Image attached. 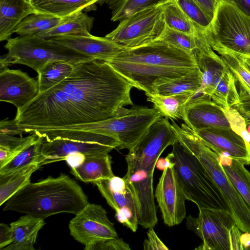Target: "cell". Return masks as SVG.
Segmentation results:
<instances>
[{
  "label": "cell",
  "instance_id": "1",
  "mask_svg": "<svg viewBox=\"0 0 250 250\" xmlns=\"http://www.w3.org/2000/svg\"><path fill=\"white\" fill-rule=\"evenodd\" d=\"M133 86L106 62L75 63L62 81L17 109L14 119L24 133L104 120L133 105Z\"/></svg>",
  "mask_w": 250,
  "mask_h": 250
},
{
  "label": "cell",
  "instance_id": "2",
  "mask_svg": "<svg viewBox=\"0 0 250 250\" xmlns=\"http://www.w3.org/2000/svg\"><path fill=\"white\" fill-rule=\"evenodd\" d=\"M168 120L162 117L153 123L125 156L124 178L136 197L139 225L146 229L154 228L158 222L153 187L157 162L167 147L178 141Z\"/></svg>",
  "mask_w": 250,
  "mask_h": 250
},
{
  "label": "cell",
  "instance_id": "3",
  "mask_svg": "<svg viewBox=\"0 0 250 250\" xmlns=\"http://www.w3.org/2000/svg\"><path fill=\"white\" fill-rule=\"evenodd\" d=\"M89 203L81 187L68 175L49 176L25 186L3 204L4 211H14L45 219L60 213L74 215Z\"/></svg>",
  "mask_w": 250,
  "mask_h": 250
},
{
  "label": "cell",
  "instance_id": "4",
  "mask_svg": "<svg viewBox=\"0 0 250 250\" xmlns=\"http://www.w3.org/2000/svg\"><path fill=\"white\" fill-rule=\"evenodd\" d=\"M178 142L200 162L219 190L235 225L250 233V209L228 177L218 155L206 146L186 124L178 125L171 119Z\"/></svg>",
  "mask_w": 250,
  "mask_h": 250
},
{
  "label": "cell",
  "instance_id": "5",
  "mask_svg": "<svg viewBox=\"0 0 250 250\" xmlns=\"http://www.w3.org/2000/svg\"><path fill=\"white\" fill-rule=\"evenodd\" d=\"M166 158L174 168L186 200L195 204L198 209L229 210L219 190L209 174L191 153L178 141Z\"/></svg>",
  "mask_w": 250,
  "mask_h": 250
},
{
  "label": "cell",
  "instance_id": "6",
  "mask_svg": "<svg viewBox=\"0 0 250 250\" xmlns=\"http://www.w3.org/2000/svg\"><path fill=\"white\" fill-rule=\"evenodd\" d=\"M157 109L137 106L130 109L123 107L113 117L91 123L67 125L51 130H82L106 135L117 140L118 149L133 147L150 126L161 117Z\"/></svg>",
  "mask_w": 250,
  "mask_h": 250
},
{
  "label": "cell",
  "instance_id": "7",
  "mask_svg": "<svg viewBox=\"0 0 250 250\" xmlns=\"http://www.w3.org/2000/svg\"><path fill=\"white\" fill-rule=\"evenodd\" d=\"M34 133L44 138L41 149L45 158L42 165L65 161L69 155L74 153H108L120 146L114 138L93 132L58 129Z\"/></svg>",
  "mask_w": 250,
  "mask_h": 250
},
{
  "label": "cell",
  "instance_id": "8",
  "mask_svg": "<svg viewBox=\"0 0 250 250\" xmlns=\"http://www.w3.org/2000/svg\"><path fill=\"white\" fill-rule=\"evenodd\" d=\"M7 53L0 57V71L12 64L27 65L37 73L46 63L62 60L72 64L94 59L48 39L32 35L10 38L4 45Z\"/></svg>",
  "mask_w": 250,
  "mask_h": 250
},
{
  "label": "cell",
  "instance_id": "9",
  "mask_svg": "<svg viewBox=\"0 0 250 250\" xmlns=\"http://www.w3.org/2000/svg\"><path fill=\"white\" fill-rule=\"evenodd\" d=\"M206 35L213 50L250 57V17L225 0H217Z\"/></svg>",
  "mask_w": 250,
  "mask_h": 250
},
{
  "label": "cell",
  "instance_id": "10",
  "mask_svg": "<svg viewBox=\"0 0 250 250\" xmlns=\"http://www.w3.org/2000/svg\"><path fill=\"white\" fill-rule=\"evenodd\" d=\"M162 4L140 11L121 21L117 27L105 37L125 49L155 41L166 26Z\"/></svg>",
  "mask_w": 250,
  "mask_h": 250
},
{
  "label": "cell",
  "instance_id": "11",
  "mask_svg": "<svg viewBox=\"0 0 250 250\" xmlns=\"http://www.w3.org/2000/svg\"><path fill=\"white\" fill-rule=\"evenodd\" d=\"M197 217L189 215L186 226L203 241L196 250H230L229 230L235 224L229 210L209 208L199 209Z\"/></svg>",
  "mask_w": 250,
  "mask_h": 250
},
{
  "label": "cell",
  "instance_id": "12",
  "mask_svg": "<svg viewBox=\"0 0 250 250\" xmlns=\"http://www.w3.org/2000/svg\"><path fill=\"white\" fill-rule=\"evenodd\" d=\"M112 60L174 68L198 67L194 55L158 41L141 46L126 49Z\"/></svg>",
  "mask_w": 250,
  "mask_h": 250
},
{
  "label": "cell",
  "instance_id": "13",
  "mask_svg": "<svg viewBox=\"0 0 250 250\" xmlns=\"http://www.w3.org/2000/svg\"><path fill=\"white\" fill-rule=\"evenodd\" d=\"M106 62L133 87L145 94L153 95L156 86L184 76L195 68L158 66L114 60Z\"/></svg>",
  "mask_w": 250,
  "mask_h": 250
},
{
  "label": "cell",
  "instance_id": "14",
  "mask_svg": "<svg viewBox=\"0 0 250 250\" xmlns=\"http://www.w3.org/2000/svg\"><path fill=\"white\" fill-rule=\"evenodd\" d=\"M70 234L85 246L104 239L117 238L114 224L105 209L100 205L88 203L69 222Z\"/></svg>",
  "mask_w": 250,
  "mask_h": 250
},
{
  "label": "cell",
  "instance_id": "15",
  "mask_svg": "<svg viewBox=\"0 0 250 250\" xmlns=\"http://www.w3.org/2000/svg\"><path fill=\"white\" fill-rule=\"evenodd\" d=\"M95 184L107 204L115 211L120 223L136 232L139 225L138 208L136 195L123 178L114 176L96 182Z\"/></svg>",
  "mask_w": 250,
  "mask_h": 250
},
{
  "label": "cell",
  "instance_id": "16",
  "mask_svg": "<svg viewBox=\"0 0 250 250\" xmlns=\"http://www.w3.org/2000/svg\"><path fill=\"white\" fill-rule=\"evenodd\" d=\"M165 224L172 227L180 224L186 218V197L175 170L168 167L163 172L154 193Z\"/></svg>",
  "mask_w": 250,
  "mask_h": 250
},
{
  "label": "cell",
  "instance_id": "17",
  "mask_svg": "<svg viewBox=\"0 0 250 250\" xmlns=\"http://www.w3.org/2000/svg\"><path fill=\"white\" fill-rule=\"evenodd\" d=\"M193 132L218 155L226 153L244 165L250 164V145L230 127H211Z\"/></svg>",
  "mask_w": 250,
  "mask_h": 250
},
{
  "label": "cell",
  "instance_id": "18",
  "mask_svg": "<svg viewBox=\"0 0 250 250\" xmlns=\"http://www.w3.org/2000/svg\"><path fill=\"white\" fill-rule=\"evenodd\" d=\"M39 93L37 80L20 69L0 71V100L21 108Z\"/></svg>",
  "mask_w": 250,
  "mask_h": 250
},
{
  "label": "cell",
  "instance_id": "19",
  "mask_svg": "<svg viewBox=\"0 0 250 250\" xmlns=\"http://www.w3.org/2000/svg\"><path fill=\"white\" fill-rule=\"evenodd\" d=\"M91 58L107 62L126 49L106 37L91 34L61 36L48 39Z\"/></svg>",
  "mask_w": 250,
  "mask_h": 250
},
{
  "label": "cell",
  "instance_id": "20",
  "mask_svg": "<svg viewBox=\"0 0 250 250\" xmlns=\"http://www.w3.org/2000/svg\"><path fill=\"white\" fill-rule=\"evenodd\" d=\"M182 120L193 131L211 127H230L223 109L211 100L189 104Z\"/></svg>",
  "mask_w": 250,
  "mask_h": 250
},
{
  "label": "cell",
  "instance_id": "21",
  "mask_svg": "<svg viewBox=\"0 0 250 250\" xmlns=\"http://www.w3.org/2000/svg\"><path fill=\"white\" fill-rule=\"evenodd\" d=\"M195 56L202 73V84L198 91L211 98L215 81L228 67L222 58L213 51L209 43L201 48Z\"/></svg>",
  "mask_w": 250,
  "mask_h": 250
},
{
  "label": "cell",
  "instance_id": "22",
  "mask_svg": "<svg viewBox=\"0 0 250 250\" xmlns=\"http://www.w3.org/2000/svg\"><path fill=\"white\" fill-rule=\"evenodd\" d=\"M37 13L31 0H0V41H7L26 17Z\"/></svg>",
  "mask_w": 250,
  "mask_h": 250
},
{
  "label": "cell",
  "instance_id": "23",
  "mask_svg": "<svg viewBox=\"0 0 250 250\" xmlns=\"http://www.w3.org/2000/svg\"><path fill=\"white\" fill-rule=\"evenodd\" d=\"M111 164L108 153L87 155L79 166L71 167L70 172L81 181L94 184L114 176Z\"/></svg>",
  "mask_w": 250,
  "mask_h": 250
},
{
  "label": "cell",
  "instance_id": "24",
  "mask_svg": "<svg viewBox=\"0 0 250 250\" xmlns=\"http://www.w3.org/2000/svg\"><path fill=\"white\" fill-rule=\"evenodd\" d=\"M45 225L43 219L25 214L11 223L13 241L2 250H34L40 230Z\"/></svg>",
  "mask_w": 250,
  "mask_h": 250
},
{
  "label": "cell",
  "instance_id": "25",
  "mask_svg": "<svg viewBox=\"0 0 250 250\" xmlns=\"http://www.w3.org/2000/svg\"><path fill=\"white\" fill-rule=\"evenodd\" d=\"M101 0H31L37 13L66 18L77 14Z\"/></svg>",
  "mask_w": 250,
  "mask_h": 250
},
{
  "label": "cell",
  "instance_id": "26",
  "mask_svg": "<svg viewBox=\"0 0 250 250\" xmlns=\"http://www.w3.org/2000/svg\"><path fill=\"white\" fill-rule=\"evenodd\" d=\"M196 92H187L171 95L146 94L147 101L152 103L153 107L169 119L182 120L186 107Z\"/></svg>",
  "mask_w": 250,
  "mask_h": 250
},
{
  "label": "cell",
  "instance_id": "27",
  "mask_svg": "<svg viewBox=\"0 0 250 250\" xmlns=\"http://www.w3.org/2000/svg\"><path fill=\"white\" fill-rule=\"evenodd\" d=\"M94 19L83 12L65 18L56 26L34 36L49 39L69 35H83L90 34Z\"/></svg>",
  "mask_w": 250,
  "mask_h": 250
},
{
  "label": "cell",
  "instance_id": "28",
  "mask_svg": "<svg viewBox=\"0 0 250 250\" xmlns=\"http://www.w3.org/2000/svg\"><path fill=\"white\" fill-rule=\"evenodd\" d=\"M206 31L198 34H192L177 31L167 26L156 41L165 42L195 56L204 45L209 43Z\"/></svg>",
  "mask_w": 250,
  "mask_h": 250
},
{
  "label": "cell",
  "instance_id": "29",
  "mask_svg": "<svg viewBox=\"0 0 250 250\" xmlns=\"http://www.w3.org/2000/svg\"><path fill=\"white\" fill-rule=\"evenodd\" d=\"M211 98L225 109H229L240 102L235 78L229 68L215 81Z\"/></svg>",
  "mask_w": 250,
  "mask_h": 250
},
{
  "label": "cell",
  "instance_id": "30",
  "mask_svg": "<svg viewBox=\"0 0 250 250\" xmlns=\"http://www.w3.org/2000/svg\"><path fill=\"white\" fill-rule=\"evenodd\" d=\"M40 166L33 164L12 172L0 175V205L1 206L15 193L30 182L32 174Z\"/></svg>",
  "mask_w": 250,
  "mask_h": 250
},
{
  "label": "cell",
  "instance_id": "31",
  "mask_svg": "<svg viewBox=\"0 0 250 250\" xmlns=\"http://www.w3.org/2000/svg\"><path fill=\"white\" fill-rule=\"evenodd\" d=\"M74 65L62 60L45 64L37 73L39 93L50 89L65 79L71 73Z\"/></svg>",
  "mask_w": 250,
  "mask_h": 250
},
{
  "label": "cell",
  "instance_id": "32",
  "mask_svg": "<svg viewBox=\"0 0 250 250\" xmlns=\"http://www.w3.org/2000/svg\"><path fill=\"white\" fill-rule=\"evenodd\" d=\"M202 73L196 67L179 78L159 85L155 87V95H171L187 92H196L201 87Z\"/></svg>",
  "mask_w": 250,
  "mask_h": 250
},
{
  "label": "cell",
  "instance_id": "33",
  "mask_svg": "<svg viewBox=\"0 0 250 250\" xmlns=\"http://www.w3.org/2000/svg\"><path fill=\"white\" fill-rule=\"evenodd\" d=\"M166 26L188 34H198L204 30L197 27L187 17L175 0H169L162 5Z\"/></svg>",
  "mask_w": 250,
  "mask_h": 250
},
{
  "label": "cell",
  "instance_id": "34",
  "mask_svg": "<svg viewBox=\"0 0 250 250\" xmlns=\"http://www.w3.org/2000/svg\"><path fill=\"white\" fill-rule=\"evenodd\" d=\"M65 18L42 13H33L24 18L16 27L14 33L19 37L34 35L56 26Z\"/></svg>",
  "mask_w": 250,
  "mask_h": 250
},
{
  "label": "cell",
  "instance_id": "35",
  "mask_svg": "<svg viewBox=\"0 0 250 250\" xmlns=\"http://www.w3.org/2000/svg\"><path fill=\"white\" fill-rule=\"evenodd\" d=\"M44 138H38L30 145L16 155L11 161L0 167V175L6 174L25 166L36 164L42 166L45 158L41 152V146Z\"/></svg>",
  "mask_w": 250,
  "mask_h": 250
},
{
  "label": "cell",
  "instance_id": "36",
  "mask_svg": "<svg viewBox=\"0 0 250 250\" xmlns=\"http://www.w3.org/2000/svg\"><path fill=\"white\" fill-rule=\"evenodd\" d=\"M169 0H107L111 10V20L121 21L144 9L164 4Z\"/></svg>",
  "mask_w": 250,
  "mask_h": 250
},
{
  "label": "cell",
  "instance_id": "37",
  "mask_svg": "<svg viewBox=\"0 0 250 250\" xmlns=\"http://www.w3.org/2000/svg\"><path fill=\"white\" fill-rule=\"evenodd\" d=\"M26 137L0 133V167L11 161L39 137L35 133Z\"/></svg>",
  "mask_w": 250,
  "mask_h": 250
},
{
  "label": "cell",
  "instance_id": "38",
  "mask_svg": "<svg viewBox=\"0 0 250 250\" xmlns=\"http://www.w3.org/2000/svg\"><path fill=\"white\" fill-rule=\"evenodd\" d=\"M220 55L235 78L239 87L240 101L250 98V72L236 55L230 53Z\"/></svg>",
  "mask_w": 250,
  "mask_h": 250
},
{
  "label": "cell",
  "instance_id": "39",
  "mask_svg": "<svg viewBox=\"0 0 250 250\" xmlns=\"http://www.w3.org/2000/svg\"><path fill=\"white\" fill-rule=\"evenodd\" d=\"M223 167L228 177L250 209V172L245 167L244 165L234 159L230 166Z\"/></svg>",
  "mask_w": 250,
  "mask_h": 250
},
{
  "label": "cell",
  "instance_id": "40",
  "mask_svg": "<svg viewBox=\"0 0 250 250\" xmlns=\"http://www.w3.org/2000/svg\"><path fill=\"white\" fill-rule=\"evenodd\" d=\"M189 20L199 29L206 31L211 21L194 0H175Z\"/></svg>",
  "mask_w": 250,
  "mask_h": 250
},
{
  "label": "cell",
  "instance_id": "41",
  "mask_svg": "<svg viewBox=\"0 0 250 250\" xmlns=\"http://www.w3.org/2000/svg\"><path fill=\"white\" fill-rule=\"evenodd\" d=\"M223 110L229 122L230 127L250 145V134L247 129V124L245 118L233 107Z\"/></svg>",
  "mask_w": 250,
  "mask_h": 250
},
{
  "label": "cell",
  "instance_id": "42",
  "mask_svg": "<svg viewBox=\"0 0 250 250\" xmlns=\"http://www.w3.org/2000/svg\"><path fill=\"white\" fill-rule=\"evenodd\" d=\"M84 250H130L128 243L119 237L101 240L85 246Z\"/></svg>",
  "mask_w": 250,
  "mask_h": 250
},
{
  "label": "cell",
  "instance_id": "43",
  "mask_svg": "<svg viewBox=\"0 0 250 250\" xmlns=\"http://www.w3.org/2000/svg\"><path fill=\"white\" fill-rule=\"evenodd\" d=\"M145 250H167L168 249L159 238L153 228H149L147 237L143 243Z\"/></svg>",
  "mask_w": 250,
  "mask_h": 250
},
{
  "label": "cell",
  "instance_id": "44",
  "mask_svg": "<svg viewBox=\"0 0 250 250\" xmlns=\"http://www.w3.org/2000/svg\"><path fill=\"white\" fill-rule=\"evenodd\" d=\"M24 132L20 129L15 119L1 120L0 122V133L10 135H20L22 137Z\"/></svg>",
  "mask_w": 250,
  "mask_h": 250
},
{
  "label": "cell",
  "instance_id": "45",
  "mask_svg": "<svg viewBox=\"0 0 250 250\" xmlns=\"http://www.w3.org/2000/svg\"><path fill=\"white\" fill-rule=\"evenodd\" d=\"M13 241L12 230L10 226L1 223L0 224V249L2 250L4 248L11 244Z\"/></svg>",
  "mask_w": 250,
  "mask_h": 250
},
{
  "label": "cell",
  "instance_id": "46",
  "mask_svg": "<svg viewBox=\"0 0 250 250\" xmlns=\"http://www.w3.org/2000/svg\"><path fill=\"white\" fill-rule=\"evenodd\" d=\"M230 250H244L240 241L241 233L237 226L233 225L229 230Z\"/></svg>",
  "mask_w": 250,
  "mask_h": 250
},
{
  "label": "cell",
  "instance_id": "47",
  "mask_svg": "<svg viewBox=\"0 0 250 250\" xmlns=\"http://www.w3.org/2000/svg\"><path fill=\"white\" fill-rule=\"evenodd\" d=\"M211 21L215 12L217 0H194Z\"/></svg>",
  "mask_w": 250,
  "mask_h": 250
},
{
  "label": "cell",
  "instance_id": "48",
  "mask_svg": "<svg viewBox=\"0 0 250 250\" xmlns=\"http://www.w3.org/2000/svg\"><path fill=\"white\" fill-rule=\"evenodd\" d=\"M232 107L236 109L246 119V123L250 121V98H246Z\"/></svg>",
  "mask_w": 250,
  "mask_h": 250
},
{
  "label": "cell",
  "instance_id": "49",
  "mask_svg": "<svg viewBox=\"0 0 250 250\" xmlns=\"http://www.w3.org/2000/svg\"><path fill=\"white\" fill-rule=\"evenodd\" d=\"M250 17V0H225Z\"/></svg>",
  "mask_w": 250,
  "mask_h": 250
},
{
  "label": "cell",
  "instance_id": "50",
  "mask_svg": "<svg viewBox=\"0 0 250 250\" xmlns=\"http://www.w3.org/2000/svg\"><path fill=\"white\" fill-rule=\"evenodd\" d=\"M85 155L81 153H74L69 155L65 161L71 167H75L79 166L84 160Z\"/></svg>",
  "mask_w": 250,
  "mask_h": 250
},
{
  "label": "cell",
  "instance_id": "51",
  "mask_svg": "<svg viewBox=\"0 0 250 250\" xmlns=\"http://www.w3.org/2000/svg\"><path fill=\"white\" fill-rule=\"evenodd\" d=\"M240 241L244 250H250V233L245 232L241 234Z\"/></svg>",
  "mask_w": 250,
  "mask_h": 250
},
{
  "label": "cell",
  "instance_id": "52",
  "mask_svg": "<svg viewBox=\"0 0 250 250\" xmlns=\"http://www.w3.org/2000/svg\"><path fill=\"white\" fill-rule=\"evenodd\" d=\"M236 55L238 57L247 69L250 72V57L237 55Z\"/></svg>",
  "mask_w": 250,
  "mask_h": 250
},
{
  "label": "cell",
  "instance_id": "53",
  "mask_svg": "<svg viewBox=\"0 0 250 250\" xmlns=\"http://www.w3.org/2000/svg\"><path fill=\"white\" fill-rule=\"evenodd\" d=\"M247 129L248 132V133L250 134V121L248 122L247 123Z\"/></svg>",
  "mask_w": 250,
  "mask_h": 250
},
{
  "label": "cell",
  "instance_id": "54",
  "mask_svg": "<svg viewBox=\"0 0 250 250\" xmlns=\"http://www.w3.org/2000/svg\"><path fill=\"white\" fill-rule=\"evenodd\" d=\"M107 0H101V1H106Z\"/></svg>",
  "mask_w": 250,
  "mask_h": 250
}]
</instances>
